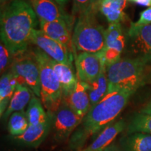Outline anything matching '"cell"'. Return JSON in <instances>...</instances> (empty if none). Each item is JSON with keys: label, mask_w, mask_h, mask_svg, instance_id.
Masks as SVG:
<instances>
[{"label": "cell", "mask_w": 151, "mask_h": 151, "mask_svg": "<svg viewBox=\"0 0 151 151\" xmlns=\"http://www.w3.org/2000/svg\"><path fill=\"white\" fill-rule=\"evenodd\" d=\"M37 16L26 0H11L1 11V40L12 55L26 51L32 32L38 24Z\"/></svg>", "instance_id": "cell-1"}, {"label": "cell", "mask_w": 151, "mask_h": 151, "mask_svg": "<svg viewBox=\"0 0 151 151\" xmlns=\"http://www.w3.org/2000/svg\"><path fill=\"white\" fill-rule=\"evenodd\" d=\"M134 92L117 90L108 93L99 103L93 106L83 119L69 140L71 149H78L91 136L99 133L119 116Z\"/></svg>", "instance_id": "cell-2"}, {"label": "cell", "mask_w": 151, "mask_h": 151, "mask_svg": "<svg viewBox=\"0 0 151 151\" xmlns=\"http://www.w3.org/2000/svg\"><path fill=\"white\" fill-rule=\"evenodd\" d=\"M97 12L91 8L77 18L72 34L73 52L99 53L106 46V29L97 21Z\"/></svg>", "instance_id": "cell-3"}, {"label": "cell", "mask_w": 151, "mask_h": 151, "mask_svg": "<svg viewBox=\"0 0 151 151\" xmlns=\"http://www.w3.org/2000/svg\"><path fill=\"white\" fill-rule=\"evenodd\" d=\"M148 65L139 58H120L107 67L108 93L121 90L135 92L146 82Z\"/></svg>", "instance_id": "cell-4"}, {"label": "cell", "mask_w": 151, "mask_h": 151, "mask_svg": "<svg viewBox=\"0 0 151 151\" xmlns=\"http://www.w3.org/2000/svg\"><path fill=\"white\" fill-rule=\"evenodd\" d=\"M32 53L40 71L41 101L47 113L53 115L60 108L63 99L61 85L48 61V55L39 48L34 50Z\"/></svg>", "instance_id": "cell-5"}, {"label": "cell", "mask_w": 151, "mask_h": 151, "mask_svg": "<svg viewBox=\"0 0 151 151\" xmlns=\"http://www.w3.org/2000/svg\"><path fill=\"white\" fill-rule=\"evenodd\" d=\"M24 52L15 56L11 65V71L15 76L18 84L29 88L37 97H41L40 71L39 65L32 53Z\"/></svg>", "instance_id": "cell-6"}, {"label": "cell", "mask_w": 151, "mask_h": 151, "mask_svg": "<svg viewBox=\"0 0 151 151\" xmlns=\"http://www.w3.org/2000/svg\"><path fill=\"white\" fill-rule=\"evenodd\" d=\"M83 119L62 99L60 108L52 116L51 130L55 140L58 142L67 141Z\"/></svg>", "instance_id": "cell-7"}, {"label": "cell", "mask_w": 151, "mask_h": 151, "mask_svg": "<svg viewBox=\"0 0 151 151\" xmlns=\"http://www.w3.org/2000/svg\"><path fill=\"white\" fill-rule=\"evenodd\" d=\"M30 42L52 60L72 66L73 52L64 45L45 35L41 29L34 30Z\"/></svg>", "instance_id": "cell-8"}, {"label": "cell", "mask_w": 151, "mask_h": 151, "mask_svg": "<svg viewBox=\"0 0 151 151\" xmlns=\"http://www.w3.org/2000/svg\"><path fill=\"white\" fill-rule=\"evenodd\" d=\"M128 37L130 51L134 58L151 64V24L136 27L131 23Z\"/></svg>", "instance_id": "cell-9"}, {"label": "cell", "mask_w": 151, "mask_h": 151, "mask_svg": "<svg viewBox=\"0 0 151 151\" xmlns=\"http://www.w3.org/2000/svg\"><path fill=\"white\" fill-rule=\"evenodd\" d=\"M75 65L77 78L87 83L97 78L106 63L102 52L99 53L81 52L76 55Z\"/></svg>", "instance_id": "cell-10"}, {"label": "cell", "mask_w": 151, "mask_h": 151, "mask_svg": "<svg viewBox=\"0 0 151 151\" xmlns=\"http://www.w3.org/2000/svg\"><path fill=\"white\" fill-rule=\"evenodd\" d=\"M39 21L53 22L62 20L73 25L74 17L65 12L63 7L55 0H29Z\"/></svg>", "instance_id": "cell-11"}, {"label": "cell", "mask_w": 151, "mask_h": 151, "mask_svg": "<svg viewBox=\"0 0 151 151\" xmlns=\"http://www.w3.org/2000/svg\"><path fill=\"white\" fill-rule=\"evenodd\" d=\"M39 26L45 35L64 45L73 52L71 35L73 25L62 20H56L53 22L39 21Z\"/></svg>", "instance_id": "cell-12"}, {"label": "cell", "mask_w": 151, "mask_h": 151, "mask_svg": "<svg viewBox=\"0 0 151 151\" xmlns=\"http://www.w3.org/2000/svg\"><path fill=\"white\" fill-rule=\"evenodd\" d=\"M63 100L79 116L84 117L91 109V104L88 92V85L78 79L75 88Z\"/></svg>", "instance_id": "cell-13"}, {"label": "cell", "mask_w": 151, "mask_h": 151, "mask_svg": "<svg viewBox=\"0 0 151 151\" xmlns=\"http://www.w3.org/2000/svg\"><path fill=\"white\" fill-rule=\"evenodd\" d=\"M124 128L125 122L123 120L111 122L98 133L89 146L79 151H103L113 144V141Z\"/></svg>", "instance_id": "cell-14"}, {"label": "cell", "mask_w": 151, "mask_h": 151, "mask_svg": "<svg viewBox=\"0 0 151 151\" xmlns=\"http://www.w3.org/2000/svg\"><path fill=\"white\" fill-rule=\"evenodd\" d=\"M52 116H50L48 121L37 125H29V127L20 136L14 137L15 141L30 147H37L45 140L51 130Z\"/></svg>", "instance_id": "cell-15"}, {"label": "cell", "mask_w": 151, "mask_h": 151, "mask_svg": "<svg viewBox=\"0 0 151 151\" xmlns=\"http://www.w3.org/2000/svg\"><path fill=\"white\" fill-rule=\"evenodd\" d=\"M48 61L59 79L63 92V97L67 96L74 89L78 82V78L73 71V67L55 61L49 57Z\"/></svg>", "instance_id": "cell-16"}, {"label": "cell", "mask_w": 151, "mask_h": 151, "mask_svg": "<svg viewBox=\"0 0 151 151\" xmlns=\"http://www.w3.org/2000/svg\"><path fill=\"white\" fill-rule=\"evenodd\" d=\"M87 85L92 107L99 103L108 94L109 82L106 75V66H104L97 78L87 83Z\"/></svg>", "instance_id": "cell-17"}, {"label": "cell", "mask_w": 151, "mask_h": 151, "mask_svg": "<svg viewBox=\"0 0 151 151\" xmlns=\"http://www.w3.org/2000/svg\"><path fill=\"white\" fill-rule=\"evenodd\" d=\"M28 87L24 85L18 84L16 89L11 98L8 108L3 115V118L6 120L12 113L24 111V107L29 104L34 94Z\"/></svg>", "instance_id": "cell-18"}, {"label": "cell", "mask_w": 151, "mask_h": 151, "mask_svg": "<svg viewBox=\"0 0 151 151\" xmlns=\"http://www.w3.org/2000/svg\"><path fill=\"white\" fill-rule=\"evenodd\" d=\"M126 4L127 0H104L100 4L99 11L106 17L109 24L120 23L126 19L124 13Z\"/></svg>", "instance_id": "cell-19"}, {"label": "cell", "mask_w": 151, "mask_h": 151, "mask_svg": "<svg viewBox=\"0 0 151 151\" xmlns=\"http://www.w3.org/2000/svg\"><path fill=\"white\" fill-rule=\"evenodd\" d=\"M121 151H151V134H128L120 141Z\"/></svg>", "instance_id": "cell-20"}, {"label": "cell", "mask_w": 151, "mask_h": 151, "mask_svg": "<svg viewBox=\"0 0 151 151\" xmlns=\"http://www.w3.org/2000/svg\"><path fill=\"white\" fill-rule=\"evenodd\" d=\"M18 81L11 71L1 75L0 79V115L4 113L8 108L9 103L16 89Z\"/></svg>", "instance_id": "cell-21"}, {"label": "cell", "mask_w": 151, "mask_h": 151, "mask_svg": "<svg viewBox=\"0 0 151 151\" xmlns=\"http://www.w3.org/2000/svg\"><path fill=\"white\" fill-rule=\"evenodd\" d=\"M29 125H37L48 121L51 114L44 111L39 98L34 94L26 111Z\"/></svg>", "instance_id": "cell-22"}, {"label": "cell", "mask_w": 151, "mask_h": 151, "mask_svg": "<svg viewBox=\"0 0 151 151\" xmlns=\"http://www.w3.org/2000/svg\"><path fill=\"white\" fill-rule=\"evenodd\" d=\"M29 125L27 114L24 111L15 112L9 117L8 129L10 134L13 137L22 134L27 130Z\"/></svg>", "instance_id": "cell-23"}, {"label": "cell", "mask_w": 151, "mask_h": 151, "mask_svg": "<svg viewBox=\"0 0 151 151\" xmlns=\"http://www.w3.org/2000/svg\"><path fill=\"white\" fill-rule=\"evenodd\" d=\"M124 45L125 38L124 35H122L115 42L105 47L102 53L106 67L120 59V55L124 48Z\"/></svg>", "instance_id": "cell-24"}, {"label": "cell", "mask_w": 151, "mask_h": 151, "mask_svg": "<svg viewBox=\"0 0 151 151\" xmlns=\"http://www.w3.org/2000/svg\"><path fill=\"white\" fill-rule=\"evenodd\" d=\"M145 133L151 134V115L138 113L127 127V134Z\"/></svg>", "instance_id": "cell-25"}, {"label": "cell", "mask_w": 151, "mask_h": 151, "mask_svg": "<svg viewBox=\"0 0 151 151\" xmlns=\"http://www.w3.org/2000/svg\"><path fill=\"white\" fill-rule=\"evenodd\" d=\"M122 35L123 33L120 22L109 24L108 28L106 29V46L115 42Z\"/></svg>", "instance_id": "cell-26"}, {"label": "cell", "mask_w": 151, "mask_h": 151, "mask_svg": "<svg viewBox=\"0 0 151 151\" xmlns=\"http://www.w3.org/2000/svg\"><path fill=\"white\" fill-rule=\"evenodd\" d=\"M92 0H73L72 14L75 16L78 17L83 13L86 12L91 6Z\"/></svg>", "instance_id": "cell-27"}, {"label": "cell", "mask_w": 151, "mask_h": 151, "mask_svg": "<svg viewBox=\"0 0 151 151\" xmlns=\"http://www.w3.org/2000/svg\"><path fill=\"white\" fill-rule=\"evenodd\" d=\"M11 55L12 54L9 51L7 47L5 46L2 41H1V44H0V70H1V73H3L8 67Z\"/></svg>", "instance_id": "cell-28"}, {"label": "cell", "mask_w": 151, "mask_h": 151, "mask_svg": "<svg viewBox=\"0 0 151 151\" xmlns=\"http://www.w3.org/2000/svg\"><path fill=\"white\" fill-rule=\"evenodd\" d=\"M133 25L136 27H142V26L151 24V7L145 9L140 14V17L137 22H132Z\"/></svg>", "instance_id": "cell-29"}, {"label": "cell", "mask_w": 151, "mask_h": 151, "mask_svg": "<svg viewBox=\"0 0 151 151\" xmlns=\"http://www.w3.org/2000/svg\"><path fill=\"white\" fill-rule=\"evenodd\" d=\"M140 113L146 115H151V99L140 110Z\"/></svg>", "instance_id": "cell-30"}, {"label": "cell", "mask_w": 151, "mask_h": 151, "mask_svg": "<svg viewBox=\"0 0 151 151\" xmlns=\"http://www.w3.org/2000/svg\"><path fill=\"white\" fill-rule=\"evenodd\" d=\"M104 1V0H92V2L91 4V6L90 8H91L96 11V12H98L99 11V6L100 4L101 3V1Z\"/></svg>", "instance_id": "cell-31"}, {"label": "cell", "mask_w": 151, "mask_h": 151, "mask_svg": "<svg viewBox=\"0 0 151 151\" xmlns=\"http://www.w3.org/2000/svg\"><path fill=\"white\" fill-rule=\"evenodd\" d=\"M103 151H121V150H120L118 146H116V145L112 144L107 148H106L105 150H104Z\"/></svg>", "instance_id": "cell-32"}, {"label": "cell", "mask_w": 151, "mask_h": 151, "mask_svg": "<svg viewBox=\"0 0 151 151\" xmlns=\"http://www.w3.org/2000/svg\"><path fill=\"white\" fill-rule=\"evenodd\" d=\"M55 1L58 4L61 6L62 7H63L65 6L66 4H67V3L69 2V0H55Z\"/></svg>", "instance_id": "cell-33"}, {"label": "cell", "mask_w": 151, "mask_h": 151, "mask_svg": "<svg viewBox=\"0 0 151 151\" xmlns=\"http://www.w3.org/2000/svg\"><path fill=\"white\" fill-rule=\"evenodd\" d=\"M11 0H0V2H1V9L3 8L5 5H6Z\"/></svg>", "instance_id": "cell-34"}, {"label": "cell", "mask_w": 151, "mask_h": 151, "mask_svg": "<svg viewBox=\"0 0 151 151\" xmlns=\"http://www.w3.org/2000/svg\"><path fill=\"white\" fill-rule=\"evenodd\" d=\"M147 78H148L149 80H150V81H151V69L150 70V73H148V75L147 76V78H146V80Z\"/></svg>", "instance_id": "cell-35"}, {"label": "cell", "mask_w": 151, "mask_h": 151, "mask_svg": "<svg viewBox=\"0 0 151 151\" xmlns=\"http://www.w3.org/2000/svg\"><path fill=\"white\" fill-rule=\"evenodd\" d=\"M149 1H150V7H151V0H148Z\"/></svg>", "instance_id": "cell-36"}, {"label": "cell", "mask_w": 151, "mask_h": 151, "mask_svg": "<svg viewBox=\"0 0 151 151\" xmlns=\"http://www.w3.org/2000/svg\"><path fill=\"white\" fill-rule=\"evenodd\" d=\"M129 1H132V0H129Z\"/></svg>", "instance_id": "cell-37"}]
</instances>
